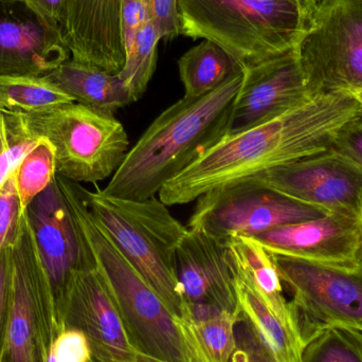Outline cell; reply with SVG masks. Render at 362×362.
Returning a JSON list of instances; mask_svg holds the SVG:
<instances>
[{
	"label": "cell",
	"instance_id": "cell-36",
	"mask_svg": "<svg viewBox=\"0 0 362 362\" xmlns=\"http://www.w3.org/2000/svg\"><path fill=\"white\" fill-rule=\"evenodd\" d=\"M137 362H163L156 361V359L150 358V357L144 356V355L138 354Z\"/></svg>",
	"mask_w": 362,
	"mask_h": 362
},
{
	"label": "cell",
	"instance_id": "cell-25",
	"mask_svg": "<svg viewBox=\"0 0 362 362\" xmlns=\"http://www.w3.org/2000/svg\"><path fill=\"white\" fill-rule=\"evenodd\" d=\"M300 362H362V333L346 327L323 329L304 344Z\"/></svg>",
	"mask_w": 362,
	"mask_h": 362
},
{
	"label": "cell",
	"instance_id": "cell-16",
	"mask_svg": "<svg viewBox=\"0 0 362 362\" xmlns=\"http://www.w3.org/2000/svg\"><path fill=\"white\" fill-rule=\"evenodd\" d=\"M69 59L57 25L27 0H0V76H45Z\"/></svg>",
	"mask_w": 362,
	"mask_h": 362
},
{
	"label": "cell",
	"instance_id": "cell-5",
	"mask_svg": "<svg viewBox=\"0 0 362 362\" xmlns=\"http://www.w3.org/2000/svg\"><path fill=\"white\" fill-rule=\"evenodd\" d=\"M85 206L127 261L154 289L176 318L185 303L176 279L175 255L189 229L159 198L144 200L112 197L80 185Z\"/></svg>",
	"mask_w": 362,
	"mask_h": 362
},
{
	"label": "cell",
	"instance_id": "cell-1",
	"mask_svg": "<svg viewBox=\"0 0 362 362\" xmlns=\"http://www.w3.org/2000/svg\"><path fill=\"white\" fill-rule=\"evenodd\" d=\"M361 118L356 93L314 95L272 120L225 136L165 183L158 198L167 206L189 204L213 189L327 152Z\"/></svg>",
	"mask_w": 362,
	"mask_h": 362
},
{
	"label": "cell",
	"instance_id": "cell-17",
	"mask_svg": "<svg viewBox=\"0 0 362 362\" xmlns=\"http://www.w3.org/2000/svg\"><path fill=\"white\" fill-rule=\"evenodd\" d=\"M175 274L185 304H210L240 313L227 240L189 230L176 251Z\"/></svg>",
	"mask_w": 362,
	"mask_h": 362
},
{
	"label": "cell",
	"instance_id": "cell-21",
	"mask_svg": "<svg viewBox=\"0 0 362 362\" xmlns=\"http://www.w3.org/2000/svg\"><path fill=\"white\" fill-rule=\"evenodd\" d=\"M178 69L185 97L200 98L218 88L242 68L218 45L204 40L178 59Z\"/></svg>",
	"mask_w": 362,
	"mask_h": 362
},
{
	"label": "cell",
	"instance_id": "cell-22",
	"mask_svg": "<svg viewBox=\"0 0 362 362\" xmlns=\"http://www.w3.org/2000/svg\"><path fill=\"white\" fill-rule=\"evenodd\" d=\"M74 102L46 76H0V112L38 114Z\"/></svg>",
	"mask_w": 362,
	"mask_h": 362
},
{
	"label": "cell",
	"instance_id": "cell-29",
	"mask_svg": "<svg viewBox=\"0 0 362 362\" xmlns=\"http://www.w3.org/2000/svg\"><path fill=\"white\" fill-rule=\"evenodd\" d=\"M148 19L161 40H172L181 34L180 15L178 0H144Z\"/></svg>",
	"mask_w": 362,
	"mask_h": 362
},
{
	"label": "cell",
	"instance_id": "cell-18",
	"mask_svg": "<svg viewBox=\"0 0 362 362\" xmlns=\"http://www.w3.org/2000/svg\"><path fill=\"white\" fill-rule=\"evenodd\" d=\"M45 76L74 102L95 112L115 116L118 110L134 103L119 74H110L72 59Z\"/></svg>",
	"mask_w": 362,
	"mask_h": 362
},
{
	"label": "cell",
	"instance_id": "cell-28",
	"mask_svg": "<svg viewBox=\"0 0 362 362\" xmlns=\"http://www.w3.org/2000/svg\"><path fill=\"white\" fill-rule=\"evenodd\" d=\"M23 214L13 172L0 187V253L12 240Z\"/></svg>",
	"mask_w": 362,
	"mask_h": 362
},
{
	"label": "cell",
	"instance_id": "cell-13",
	"mask_svg": "<svg viewBox=\"0 0 362 362\" xmlns=\"http://www.w3.org/2000/svg\"><path fill=\"white\" fill-rule=\"evenodd\" d=\"M270 253L332 269L357 272L362 264V218L329 213L253 236Z\"/></svg>",
	"mask_w": 362,
	"mask_h": 362
},
{
	"label": "cell",
	"instance_id": "cell-19",
	"mask_svg": "<svg viewBox=\"0 0 362 362\" xmlns=\"http://www.w3.org/2000/svg\"><path fill=\"white\" fill-rule=\"evenodd\" d=\"M233 268L240 315L252 323L279 362H300L303 342L295 322L276 312L234 263Z\"/></svg>",
	"mask_w": 362,
	"mask_h": 362
},
{
	"label": "cell",
	"instance_id": "cell-7",
	"mask_svg": "<svg viewBox=\"0 0 362 362\" xmlns=\"http://www.w3.org/2000/svg\"><path fill=\"white\" fill-rule=\"evenodd\" d=\"M8 247L10 319L2 362H48L62 331L50 283L25 212Z\"/></svg>",
	"mask_w": 362,
	"mask_h": 362
},
{
	"label": "cell",
	"instance_id": "cell-30",
	"mask_svg": "<svg viewBox=\"0 0 362 362\" xmlns=\"http://www.w3.org/2000/svg\"><path fill=\"white\" fill-rule=\"evenodd\" d=\"M51 354L57 362H88L91 351L82 332L64 329L53 342Z\"/></svg>",
	"mask_w": 362,
	"mask_h": 362
},
{
	"label": "cell",
	"instance_id": "cell-11",
	"mask_svg": "<svg viewBox=\"0 0 362 362\" xmlns=\"http://www.w3.org/2000/svg\"><path fill=\"white\" fill-rule=\"evenodd\" d=\"M46 270L55 315L63 332V313L72 281L78 270L95 265L70 212L57 178L25 210Z\"/></svg>",
	"mask_w": 362,
	"mask_h": 362
},
{
	"label": "cell",
	"instance_id": "cell-4",
	"mask_svg": "<svg viewBox=\"0 0 362 362\" xmlns=\"http://www.w3.org/2000/svg\"><path fill=\"white\" fill-rule=\"evenodd\" d=\"M181 35L211 40L240 68L297 49L315 8L299 0H178Z\"/></svg>",
	"mask_w": 362,
	"mask_h": 362
},
{
	"label": "cell",
	"instance_id": "cell-12",
	"mask_svg": "<svg viewBox=\"0 0 362 362\" xmlns=\"http://www.w3.org/2000/svg\"><path fill=\"white\" fill-rule=\"evenodd\" d=\"M245 181L327 213L362 218V170L333 150Z\"/></svg>",
	"mask_w": 362,
	"mask_h": 362
},
{
	"label": "cell",
	"instance_id": "cell-2",
	"mask_svg": "<svg viewBox=\"0 0 362 362\" xmlns=\"http://www.w3.org/2000/svg\"><path fill=\"white\" fill-rule=\"evenodd\" d=\"M242 82L240 70L212 93L183 97L167 108L129 148L102 192L123 199L155 197L165 183L229 134Z\"/></svg>",
	"mask_w": 362,
	"mask_h": 362
},
{
	"label": "cell",
	"instance_id": "cell-34",
	"mask_svg": "<svg viewBox=\"0 0 362 362\" xmlns=\"http://www.w3.org/2000/svg\"><path fill=\"white\" fill-rule=\"evenodd\" d=\"M16 168L17 163H15L10 142H8L6 115L0 112V187L16 170Z\"/></svg>",
	"mask_w": 362,
	"mask_h": 362
},
{
	"label": "cell",
	"instance_id": "cell-10",
	"mask_svg": "<svg viewBox=\"0 0 362 362\" xmlns=\"http://www.w3.org/2000/svg\"><path fill=\"white\" fill-rule=\"evenodd\" d=\"M329 214L251 181L213 189L196 200L187 229L227 240Z\"/></svg>",
	"mask_w": 362,
	"mask_h": 362
},
{
	"label": "cell",
	"instance_id": "cell-8",
	"mask_svg": "<svg viewBox=\"0 0 362 362\" xmlns=\"http://www.w3.org/2000/svg\"><path fill=\"white\" fill-rule=\"evenodd\" d=\"M312 95L362 89V0H319L297 47Z\"/></svg>",
	"mask_w": 362,
	"mask_h": 362
},
{
	"label": "cell",
	"instance_id": "cell-37",
	"mask_svg": "<svg viewBox=\"0 0 362 362\" xmlns=\"http://www.w3.org/2000/svg\"><path fill=\"white\" fill-rule=\"evenodd\" d=\"M299 1L303 2V4L310 6L312 8H315L317 4H318L319 0H299Z\"/></svg>",
	"mask_w": 362,
	"mask_h": 362
},
{
	"label": "cell",
	"instance_id": "cell-35",
	"mask_svg": "<svg viewBox=\"0 0 362 362\" xmlns=\"http://www.w3.org/2000/svg\"><path fill=\"white\" fill-rule=\"evenodd\" d=\"M27 2L38 14L54 23L59 29L68 0H27Z\"/></svg>",
	"mask_w": 362,
	"mask_h": 362
},
{
	"label": "cell",
	"instance_id": "cell-41",
	"mask_svg": "<svg viewBox=\"0 0 362 362\" xmlns=\"http://www.w3.org/2000/svg\"><path fill=\"white\" fill-rule=\"evenodd\" d=\"M359 331H361V333H362V329H359Z\"/></svg>",
	"mask_w": 362,
	"mask_h": 362
},
{
	"label": "cell",
	"instance_id": "cell-3",
	"mask_svg": "<svg viewBox=\"0 0 362 362\" xmlns=\"http://www.w3.org/2000/svg\"><path fill=\"white\" fill-rule=\"evenodd\" d=\"M74 221L118 308L139 355L163 362H194L178 318L89 214L80 183L57 175Z\"/></svg>",
	"mask_w": 362,
	"mask_h": 362
},
{
	"label": "cell",
	"instance_id": "cell-33",
	"mask_svg": "<svg viewBox=\"0 0 362 362\" xmlns=\"http://www.w3.org/2000/svg\"><path fill=\"white\" fill-rule=\"evenodd\" d=\"M331 150L362 170V118L351 123L338 135Z\"/></svg>",
	"mask_w": 362,
	"mask_h": 362
},
{
	"label": "cell",
	"instance_id": "cell-20",
	"mask_svg": "<svg viewBox=\"0 0 362 362\" xmlns=\"http://www.w3.org/2000/svg\"><path fill=\"white\" fill-rule=\"evenodd\" d=\"M227 244L235 267L251 281L276 312L293 321L289 300L284 295V285L265 247L247 236H234L227 240Z\"/></svg>",
	"mask_w": 362,
	"mask_h": 362
},
{
	"label": "cell",
	"instance_id": "cell-39",
	"mask_svg": "<svg viewBox=\"0 0 362 362\" xmlns=\"http://www.w3.org/2000/svg\"><path fill=\"white\" fill-rule=\"evenodd\" d=\"M358 272H359V274H362V264H361V268H359V269H358Z\"/></svg>",
	"mask_w": 362,
	"mask_h": 362
},
{
	"label": "cell",
	"instance_id": "cell-9",
	"mask_svg": "<svg viewBox=\"0 0 362 362\" xmlns=\"http://www.w3.org/2000/svg\"><path fill=\"white\" fill-rule=\"evenodd\" d=\"M270 255L283 285L291 293V314L303 346L329 327L362 329L361 274Z\"/></svg>",
	"mask_w": 362,
	"mask_h": 362
},
{
	"label": "cell",
	"instance_id": "cell-24",
	"mask_svg": "<svg viewBox=\"0 0 362 362\" xmlns=\"http://www.w3.org/2000/svg\"><path fill=\"white\" fill-rule=\"evenodd\" d=\"M160 40V34L151 21H148L138 32L133 46L125 53L124 66L118 74L134 102L141 99L154 76L157 47Z\"/></svg>",
	"mask_w": 362,
	"mask_h": 362
},
{
	"label": "cell",
	"instance_id": "cell-6",
	"mask_svg": "<svg viewBox=\"0 0 362 362\" xmlns=\"http://www.w3.org/2000/svg\"><path fill=\"white\" fill-rule=\"evenodd\" d=\"M23 118L34 136L52 146L57 175L74 182L112 177L129 151L120 121L76 102Z\"/></svg>",
	"mask_w": 362,
	"mask_h": 362
},
{
	"label": "cell",
	"instance_id": "cell-38",
	"mask_svg": "<svg viewBox=\"0 0 362 362\" xmlns=\"http://www.w3.org/2000/svg\"><path fill=\"white\" fill-rule=\"evenodd\" d=\"M357 98H358L359 103H361L362 107V89L361 90L357 91L356 93Z\"/></svg>",
	"mask_w": 362,
	"mask_h": 362
},
{
	"label": "cell",
	"instance_id": "cell-15",
	"mask_svg": "<svg viewBox=\"0 0 362 362\" xmlns=\"http://www.w3.org/2000/svg\"><path fill=\"white\" fill-rule=\"evenodd\" d=\"M312 97L297 49L245 68L229 134L272 120Z\"/></svg>",
	"mask_w": 362,
	"mask_h": 362
},
{
	"label": "cell",
	"instance_id": "cell-31",
	"mask_svg": "<svg viewBox=\"0 0 362 362\" xmlns=\"http://www.w3.org/2000/svg\"><path fill=\"white\" fill-rule=\"evenodd\" d=\"M10 244V243H8ZM11 305L10 247L0 253V362L4 359Z\"/></svg>",
	"mask_w": 362,
	"mask_h": 362
},
{
	"label": "cell",
	"instance_id": "cell-14",
	"mask_svg": "<svg viewBox=\"0 0 362 362\" xmlns=\"http://www.w3.org/2000/svg\"><path fill=\"white\" fill-rule=\"evenodd\" d=\"M63 329L82 332L95 362H137L112 293L95 265L78 270L63 313Z\"/></svg>",
	"mask_w": 362,
	"mask_h": 362
},
{
	"label": "cell",
	"instance_id": "cell-23",
	"mask_svg": "<svg viewBox=\"0 0 362 362\" xmlns=\"http://www.w3.org/2000/svg\"><path fill=\"white\" fill-rule=\"evenodd\" d=\"M240 313L223 312L206 322L178 319L194 362H229Z\"/></svg>",
	"mask_w": 362,
	"mask_h": 362
},
{
	"label": "cell",
	"instance_id": "cell-27",
	"mask_svg": "<svg viewBox=\"0 0 362 362\" xmlns=\"http://www.w3.org/2000/svg\"><path fill=\"white\" fill-rule=\"evenodd\" d=\"M234 332L235 348L229 362H279L252 323L243 315Z\"/></svg>",
	"mask_w": 362,
	"mask_h": 362
},
{
	"label": "cell",
	"instance_id": "cell-40",
	"mask_svg": "<svg viewBox=\"0 0 362 362\" xmlns=\"http://www.w3.org/2000/svg\"><path fill=\"white\" fill-rule=\"evenodd\" d=\"M88 362H95V361H93V358L90 359V361H89Z\"/></svg>",
	"mask_w": 362,
	"mask_h": 362
},
{
	"label": "cell",
	"instance_id": "cell-26",
	"mask_svg": "<svg viewBox=\"0 0 362 362\" xmlns=\"http://www.w3.org/2000/svg\"><path fill=\"white\" fill-rule=\"evenodd\" d=\"M55 175L54 150L48 141L40 139L37 146L23 158L14 171L15 185L23 212L36 196L52 183Z\"/></svg>",
	"mask_w": 362,
	"mask_h": 362
},
{
	"label": "cell",
	"instance_id": "cell-32",
	"mask_svg": "<svg viewBox=\"0 0 362 362\" xmlns=\"http://www.w3.org/2000/svg\"><path fill=\"white\" fill-rule=\"evenodd\" d=\"M148 21L150 19L144 0H122L120 23L125 53L133 46L138 32Z\"/></svg>",
	"mask_w": 362,
	"mask_h": 362
}]
</instances>
